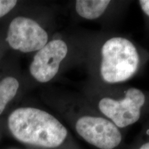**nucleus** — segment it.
I'll list each match as a JSON object with an SVG mask.
<instances>
[{
  "mask_svg": "<svg viewBox=\"0 0 149 149\" xmlns=\"http://www.w3.org/2000/svg\"><path fill=\"white\" fill-rule=\"evenodd\" d=\"M17 3L15 0H0V18L10 12Z\"/></svg>",
  "mask_w": 149,
  "mask_h": 149,
  "instance_id": "nucleus-9",
  "label": "nucleus"
},
{
  "mask_svg": "<svg viewBox=\"0 0 149 149\" xmlns=\"http://www.w3.org/2000/svg\"><path fill=\"white\" fill-rule=\"evenodd\" d=\"M100 74L108 84L124 82L138 70L139 55L135 46L122 37H111L101 50Z\"/></svg>",
  "mask_w": 149,
  "mask_h": 149,
  "instance_id": "nucleus-2",
  "label": "nucleus"
},
{
  "mask_svg": "<svg viewBox=\"0 0 149 149\" xmlns=\"http://www.w3.org/2000/svg\"><path fill=\"white\" fill-rule=\"evenodd\" d=\"M6 41L13 49L22 53L38 51L48 42V35L36 21L17 17L9 25Z\"/></svg>",
  "mask_w": 149,
  "mask_h": 149,
  "instance_id": "nucleus-4",
  "label": "nucleus"
},
{
  "mask_svg": "<svg viewBox=\"0 0 149 149\" xmlns=\"http://www.w3.org/2000/svg\"><path fill=\"white\" fill-rule=\"evenodd\" d=\"M145 102L146 97L142 91L130 88L121 100L102 98L99 102L98 107L117 128H123L134 124L139 120L141 108Z\"/></svg>",
  "mask_w": 149,
  "mask_h": 149,
  "instance_id": "nucleus-3",
  "label": "nucleus"
},
{
  "mask_svg": "<svg viewBox=\"0 0 149 149\" xmlns=\"http://www.w3.org/2000/svg\"><path fill=\"white\" fill-rule=\"evenodd\" d=\"M75 130L83 139L100 149H113L120 144L122 135L111 121L104 117L86 115L79 118Z\"/></svg>",
  "mask_w": 149,
  "mask_h": 149,
  "instance_id": "nucleus-5",
  "label": "nucleus"
},
{
  "mask_svg": "<svg viewBox=\"0 0 149 149\" xmlns=\"http://www.w3.org/2000/svg\"><path fill=\"white\" fill-rule=\"evenodd\" d=\"M139 3L143 12L149 17V0H140Z\"/></svg>",
  "mask_w": 149,
  "mask_h": 149,
  "instance_id": "nucleus-10",
  "label": "nucleus"
},
{
  "mask_svg": "<svg viewBox=\"0 0 149 149\" xmlns=\"http://www.w3.org/2000/svg\"><path fill=\"white\" fill-rule=\"evenodd\" d=\"M68 46L61 40L48 42L35 54L29 67L31 74L40 83H46L55 77L61 62L68 53Z\"/></svg>",
  "mask_w": 149,
  "mask_h": 149,
  "instance_id": "nucleus-6",
  "label": "nucleus"
},
{
  "mask_svg": "<svg viewBox=\"0 0 149 149\" xmlns=\"http://www.w3.org/2000/svg\"><path fill=\"white\" fill-rule=\"evenodd\" d=\"M139 149H149V141L148 142L145 143V144L143 145H141Z\"/></svg>",
  "mask_w": 149,
  "mask_h": 149,
  "instance_id": "nucleus-11",
  "label": "nucleus"
},
{
  "mask_svg": "<svg viewBox=\"0 0 149 149\" xmlns=\"http://www.w3.org/2000/svg\"><path fill=\"white\" fill-rule=\"evenodd\" d=\"M8 126L19 141L42 148H57L68 135L66 127L53 115L32 107L13 111L8 117Z\"/></svg>",
  "mask_w": 149,
  "mask_h": 149,
  "instance_id": "nucleus-1",
  "label": "nucleus"
},
{
  "mask_svg": "<svg viewBox=\"0 0 149 149\" xmlns=\"http://www.w3.org/2000/svg\"><path fill=\"white\" fill-rule=\"evenodd\" d=\"M110 3L107 0H78L75 1V10L81 17L96 19L103 15Z\"/></svg>",
  "mask_w": 149,
  "mask_h": 149,
  "instance_id": "nucleus-7",
  "label": "nucleus"
},
{
  "mask_svg": "<svg viewBox=\"0 0 149 149\" xmlns=\"http://www.w3.org/2000/svg\"><path fill=\"white\" fill-rule=\"evenodd\" d=\"M19 83L13 77H5L0 81V115L17 93Z\"/></svg>",
  "mask_w": 149,
  "mask_h": 149,
  "instance_id": "nucleus-8",
  "label": "nucleus"
}]
</instances>
